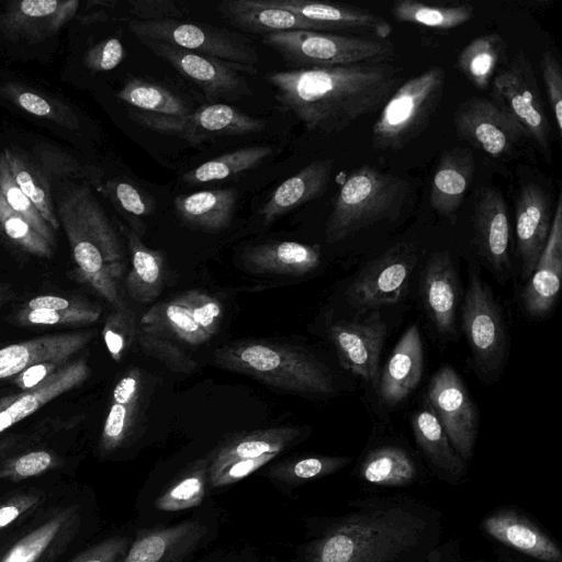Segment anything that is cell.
<instances>
[{
    "label": "cell",
    "instance_id": "18",
    "mask_svg": "<svg viewBox=\"0 0 562 562\" xmlns=\"http://www.w3.org/2000/svg\"><path fill=\"white\" fill-rule=\"evenodd\" d=\"M78 0L11 1L0 12V32L38 44L56 35L76 14Z\"/></svg>",
    "mask_w": 562,
    "mask_h": 562
},
{
    "label": "cell",
    "instance_id": "29",
    "mask_svg": "<svg viewBox=\"0 0 562 562\" xmlns=\"http://www.w3.org/2000/svg\"><path fill=\"white\" fill-rule=\"evenodd\" d=\"M423 371L422 336L417 326L413 325L394 347L378 381L381 400L387 405L403 402L418 385Z\"/></svg>",
    "mask_w": 562,
    "mask_h": 562
},
{
    "label": "cell",
    "instance_id": "20",
    "mask_svg": "<svg viewBox=\"0 0 562 562\" xmlns=\"http://www.w3.org/2000/svg\"><path fill=\"white\" fill-rule=\"evenodd\" d=\"M474 243L479 254L493 271H509V218L501 191L486 187L477 191L473 209Z\"/></svg>",
    "mask_w": 562,
    "mask_h": 562
},
{
    "label": "cell",
    "instance_id": "38",
    "mask_svg": "<svg viewBox=\"0 0 562 562\" xmlns=\"http://www.w3.org/2000/svg\"><path fill=\"white\" fill-rule=\"evenodd\" d=\"M132 268L126 278L130 296L138 303L155 301L164 289L165 261L160 251L143 244L138 234L125 229Z\"/></svg>",
    "mask_w": 562,
    "mask_h": 562
},
{
    "label": "cell",
    "instance_id": "10",
    "mask_svg": "<svg viewBox=\"0 0 562 562\" xmlns=\"http://www.w3.org/2000/svg\"><path fill=\"white\" fill-rule=\"evenodd\" d=\"M462 329L476 369L484 375L498 373L507 357V334L493 293L472 269L462 307Z\"/></svg>",
    "mask_w": 562,
    "mask_h": 562
},
{
    "label": "cell",
    "instance_id": "27",
    "mask_svg": "<svg viewBox=\"0 0 562 562\" xmlns=\"http://www.w3.org/2000/svg\"><path fill=\"white\" fill-rule=\"evenodd\" d=\"M420 296L436 329L441 334L452 333L459 285L454 265L447 250L435 252L425 265L420 279Z\"/></svg>",
    "mask_w": 562,
    "mask_h": 562
},
{
    "label": "cell",
    "instance_id": "7",
    "mask_svg": "<svg viewBox=\"0 0 562 562\" xmlns=\"http://www.w3.org/2000/svg\"><path fill=\"white\" fill-rule=\"evenodd\" d=\"M291 69L330 68L385 63L395 54L386 40L316 31H281L262 36Z\"/></svg>",
    "mask_w": 562,
    "mask_h": 562
},
{
    "label": "cell",
    "instance_id": "34",
    "mask_svg": "<svg viewBox=\"0 0 562 562\" xmlns=\"http://www.w3.org/2000/svg\"><path fill=\"white\" fill-rule=\"evenodd\" d=\"M238 193L235 189H217L179 194L173 200L176 214L187 226L216 233L233 220Z\"/></svg>",
    "mask_w": 562,
    "mask_h": 562
},
{
    "label": "cell",
    "instance_id": "63",
    "mask_svg": "<svg viewBox=\"0 0 562 562\" xmlns=\"http://www.w3.org/2000/svg\"><path fill=\"white\" fill-rule=\"evenodd\" d=\"M425 562H488L482 559H467L461 552V540L458 538L440 542Z\"/></svg>",
    "mask_w": 562,
    "mask_h": 562
},
{
    "label": "cell",
    "instance_id": "25",
    "mask_svg": "<svg viewBox=\"0 0 562 562\" xmlns=\"http://www.w3.org/2000/svg\"><path fill=\"white\" fill-rule=\"evenodd\" d=\"M90 375L85 359L67 362L37 387L0 397V434L31 416L49 401L81 385Z\"/></svg>",
    "mask_w": 562,
    "mask_h": 562
},
{
    "label": "cell",
    "instance_id": "62",
    "mask_svg": "<svg viewBox=\"0 0 562 562\" xmlns=\"http://www.w3.org/2000/svg\"><path fill=\"white\" fill-rule=\"evenodd\" d=\"M60 367V364L53 362H42L31 366L12 376V383L15 384L21 392L33 390Z\"/></svg>",
    "mask_w": 562,
    "mask_h": 562
},
{
    "label": "cell",
    "instance_id": "60",
    "mask_svg": "<svg viewBox=\"0 0 562 562\" xmlns=\"http://www.w3.org/2000/svg\"><path fill=\"white\" fill-rule=\"evenodd\" d=\"M43 496L35 492H22L0 502V531L20 519L26 513L37 508Z\"/></svg>",
    "mask_w": 562,
    "mask_h": 562
},
{
    "label": "cell",
    "instance_id": "40",
    "mask_svg": "<svg viewBox=\"0 0 562 562\" xmlns=\"http://www.w3.org/2000/svg\"><path fill=\"white\" fill-rule=\"evenodd\" d=\"M74 518L72 507L57 512L13 543L0 562H38L66 536Z\"/></svg>",
    "mask_w": 562,
    "mask_h": 562
},
{
    "label": "cell",
    "instance_id": "50",
    "mask_svg": "<svg viewBox=\"0 0 562 562\" xmlns=\"http://www.w3.org/2000/svg\"><path fill=\"white\" fill-rule=\"evenodd\" d=\"M0 229L24 251L41 258L54 256V246L43 238L24 217L14 212L0 192Z\"/></svg>",
    "mask_w": 562,
    "mask_h": 562
},
{
    "label": "cell",
    "instance_id": "46",
    "mask_svg": "<svg viewBox=\"0 0 562 562\" xmlns=\"http://www.w3.org/2000/svg\"><path fill=\"white\" fill-rule=\"evenodd\" d=\"M346 456H308L274 463L267 472L270 480L294 488L337 473L352 462Z\"/></svg>",
    "mask_w": 562,
    "mask_h": 562
},
{
    "label": "cell",
    "instance_id": "37",
    "mask_svg": "<svg viewBox=\"0 0 562 562\" xmlns=\"http://www.w3.org/2000/svg\"><path fill=\"white\" fill-rule=\"evenodd\" d=\"M302 436L299 427H273L238 435L215 449L210 460L209 474L239 459L277 453L294 445Z\"/></svg>",
    "mask_w": 562,
    "mask_h": 562
},
{
    "label": "cell",
    "instance_id": "36",
    "mask_svg": "<svg viewBox=\"0 0 562 562\" xmlns=\"http://www.w3.org/2000/svg\"><path fill=\"white\" fill-rule=\"evenodd\" d=\"M140 382L139 370L133 368L115 384L99 442L102 456L111 454L127 441L135 423Z\"/></svg>",
    "mask_w": 562,
    "mask_h": 562
},
{
    "label": "cell",
    "instance_id": "5",
    "mask_svg": "<svg viewBox=\"0 0 562 562\" xmlns=\"http://www.w3.org/2000/svg\"><path fill=\"white\" fill-rule=\"evenodd\" d=\"M408 183L371 165L353 170L340 187L325 227L326 241H341L382 221L396 220L407 199Z\"/></svg>",
    "mask_w": 562,
    "mask_h": 562
},
{
    "label": "cell",
    "instance_id": "47",
    "mask_svg": "<svg viewBox=\"0 0 562 562\" xmlns=\"http://www.w3.org/2000/svg\"><path fill=\"white\" fill-rule=\"evenodd\" d=\"M392 14L400 22L449 30L470 21L474 14V8L468 3L431 5L413 0H400L393 3Z\"/></svg>",
    "mask_w": 562,
    "mask_h": 562
},
{
    "label": "cell",
    "instance_id": "2",
    "mask_svg": "<svg viewBox=\"0 0 562 562\" xmlns=\"http://www.w3.org/2000/svg\"><path fill=\"white\" fill-rule=\"evenodd\" d=\"M263 78L282 111L324 135L338 134L382 109L402 82L397 68L386 63L289 69Z\"/></svg>",
    "mask_w": 562,
    "mask_h": 562
},
{
    "label": "cell",
    "instance_id": "26",
    "mask_svg": "<svg viewBox=\"0 0 562 562\" xmlns=\"http://www.w3.org/2000/svg\"><path fill=\"white\" fill-rule=\"evenodd\" d=\"M267 7L283 9L306 20L323 24L328 30H349L386 40L392 33L391 24L366 10L336 3L307 0H259Z\"/></svg>",
    "mask_w": 562,
    "mask_h": 562
},
{
    "label": "cell",
    "instance_id": "57",
    "mask_svg": "<svg viewBox=\"0 0 562 562\" xmlns=\"http://www.w3.org/2000/svg\"><path fill=\"white\" fill-rule=\"evenodd\" d=\"M277 453H267L256 458H247L232 461L213 473L209 474V483L213 487H222L225 485L237 483L249 474L256 472L271 460Z\"/></svg>",
    "mask_w": 562,
    "mask_h": 562
},
{
    "label": "cell",
    "instance_id": "14",
    "mask_svg": "<svg viewBox=\"0 0 562 562\" xmlns=\"http://www.w3.org/2000/svg\"><path fill=\"white\" fill-rule=\"evenodd\" d=\"M482 533L501 552L521 562H562L559 542L526 510L514 505L498 506L480 521Z\"/></svg>",
    "mask_w": 562,
    "mask_h": 562
},
{
    "label": "cell",
    "instance_id": "9",
    "mask_svg": "<svg viewBox=\"0 0 562 562\" xmlns=\"http://www.w3.org/2000/svg\"><path fill=\"white\" fill-rule=\"evenodd\" d=\"M130 117L151 132L175 136L192 146L223 136L262 132L266 121L252 117L227 103L205 104L182 116L128 110Z\"/></svg>",
    "mask_w": 562,
    "mask_h": 562
},
{
    "label": "cell",
    "instance_id": "35",
    "mask_svg": "<svg viewBox=\"0 0 562 562\" xmlns=\"http://www.w3.org/2000/svg\"><path fill=\"white\" fill-rule=\"evenodd\" d=\"M101 314V306L89 301L38 295L23 304L14 321L22 326H78L95 323Z\"/></svg>",
    "mask_w": 562,
    "mask_h": 562
},
{
    "label": "cell",
    "instance_id": "61",
    "mask_svg": "<svg viewBox=\"0 0 562 562\" xmlns=\"http://www.w3.org/2000/svg\"><path fill=\"white\" fill-rule=\"evenodd\" d=\"M130 3L139 21L180 20L183 16V9L172 0H134Z\"/></svg>",
    "mask_w": 562,
    "mask_h": 562
},
{
    "label": "cell",
    "instance_id": "22",
    "mask_svg": "<svg viewBox=\"0 0 562 562\" xmlns=\"http://www.w3.org/2000/svg\"><path fill=\"white\" fill-rule=\"evenodd\" d=\"M517 250L522 278H529L546 246L550 227V201L537 183H526L515 200Z\"/></svg>",
    "mask_w": 562,
    "mask_h": 562
},
{
    "label": "cell",
    "instance_id": "16",
    "mask_svg": "<svg viewBox=\"0 0 562 562\" xmlns=\"http://www.w3.org/2000/svg\"><path fill=\"white\" fill-rule=\"evenodd\" d=\"M458 135L493 158L509 156L525 131L496 103L486 98H470L454 112Z\"/></svg>",
    "mask_w": 562,
    "mask_h": 562
},
{
    "label": "cell",
    "instance_id": "51",
    "mask_svg": "<svg viewBox=\"0 0 562 562\" xmlns=\"http://www.w3.org/2000/svg\"><path fill=\"white\" fill-rule=\"evenodd\" d=\"M61 460L48 450H32L0 459V480L20 482L58 468Z\"/></svg>",
    "mask_w": 562,
    "mask_h": 562
},
{
    "label": "cell",
    "instance_id": "12",
    "mask_svg": "<svg viewBox=\"0 0 562 562\" xmlns=\"http://www.w3.org/2000/svg\"><path fill=\"white\" fill-rule=\"evenodd\" d=\"M154 55L168 63L179 75L192 82L212 103L237 101L252 94L243 72L256 75L255 67L227 63L210 56L186 50L178 46L138 40Z\"/></svg>",
    "mask_w": 562,
    "mask_h": 562
},
{
    "label": "cell",
    "instance_id": "31",
    "mask_svg": "<svg viewBox=\"0 0 562 562\" xmlns=\"http://www.w3.org/2000/svg\"><path fill=\"white\" fill-rule=\"evenodd\" d=\"M217 11L229 25L250 34L265 36L281 31H324L323 24L306 20L290 11L267 7L259 0H223Z\"/></svg>",
    "mask_w": 562,
    "mask_h": 562
},
{
    "label": "cell",
    "instance_id": "33",
    "mask_svg": "<svg viewBox=\"0 0 562 562\" xmlns=\"http://www.w3.org/2000/svg\"><path fill=\"white\" fill-rule=\"evenodd\" d=\"M254 273L302 276L321 265V248L297 241H274L248 247L241 255Z\"/></svg>",
    "mask_w": 562,
    "mask_h": 562
},
{
    "label": "cell",
    "instance_id": "42",
    "mask_svg": "<svg viewBox=\"0 0 562 562\" xmlns=\"http://www.w3.org/2000/svg\"><path fill=\"white\" fill-rule=\"evenodd\" d=\"M506 53V43L496 33L480 35L459 54L457 64L467 79L477 89L485 90Z\"/></svg>",
    "mask_w": 562,
    "mask_h": 562
},
{
    "label": "cell",
    "instance_id": "4",
    "mask_svg": "<svg viewBox=\"0 0 562 562\" xmlns=\"http://www.w3.org/2000/svg\"><path fill=\"white\" fill-rule=\"evenodd\" d=\"M216 366L296 394L329 395L335 384L329 369L307 351L284 344L246 340L214 352Z\"/></svg>",
    "mask_w": 562,
    "mask_h": 562
},
{
    "label": "cell",
    "instance_id": "58",
    "mask_svg": "<svg viewBox=\"0 0 562 562\" xmlns=\"http://www.w3.org/2000/svg\"><path fill=\"white\" fill-rule=\"evenodd\" d=\"M124 57V48L119 38L101 41L90 47L83 57L85 66L94 72L109 71L119 66Z\"/></svg>",
    "mask_w": 562,
    "mask_h": 562
},
{
    "label": "cell",
    "instance_id": "23",
    "mask_svg": "<svg viewBox=\"0 0 562 562\" xmlns=\"http://www.w3.org/2000/svg\"><path fill=\"white\" fill-rule=\"evenodd\" d=\"M352 475L369 488H408L426 475L414 454L398 445H380L367 450Z\"/></svg>",
    "mask_w": 562,
    "mask_h": 562
},
{
    "label": "cell",
    "instance_id": "45",
    "mask_svg": "<svg viewBox=\"0 0 562 562\" xmlns=\"http://www.w3.org/2000/svg\"><path fill=\"white\" fill-rule=\"evenodd\" d=\"M3 153L22 192L30 199L50 227L54 231L59 229L60 224L54 209L49 184L40 167L18 150L7 148Z\"/></svg>",
    "mask_w": 562,
    "mask_h": 562
},
{
    "label": "cell",
    "instance_id": "32",
    "mask_svg": "<svg viewBox=\"0 0 562 562\" xmlns=\"http://www.w3.org/2000/svg\"><path fill=\"white\" fill-rule=\"evenodd\" d=\"M333 167L331 159H317L283 181L260 211L265 224H271L321 196L328 186Z\"/></svg>",
    "mask_w": 562,
    "mask_h": 562
},
{
    "label": "cell",
    "instance_id": "13",
    "mask_svg": "<svg viewBox=\"0 0 562 562\" xmlns=\"http://www.w3.org/2000/svg\"><path fill=\"white\" fill-rule=\"evenodd\" d=\"M417 248L411 243L393 245L368 262L346 291L357 313L374 312L397 303L417 265Z\"/></svg>",
    "mask_w": 562,
    "mask_h": 562
},
{
    "label": "cell",
    "instance_id": "54",
    "mask_svg": "<svg viewBox=\"0 0 562 562\" xmlns=\"http://www.w3.org/2000/svg\"><path fill=\"white\" fill-rule=\"evenodd\" d=\"M136 335L135 324L127 307L115 310L106 319L102 336L114 361H121Z\"/></svg>",
    "mask_w": 562,
    "mask_h": 562
},
{
    "label": "cell",
    "instance_id": "3",
    "mask_svg": "<svg viewBox=\"0 0 562 562\" xmlns=\"http://www.w3.org/2000/svg\"><path fill=\"white\" fill-rule=\"evenodd\" d=\"M56 214L76 263L71 278L89 285L114 310L125 308L119 291L124 272L123 249L91 188L83 183L67 191Z\"/></svg>",
    "mask_w": 562,
    "mask_h": 562
},
{
    "label": "cell",
    "instance_id": "6",
    "mask_svg": "<svg viewBox=\"0 0 562 562\" xmlns=\"http://www.w3.org/2000/svg\"><path fill=\"white\" fill-rule=\"evenodd\" d=\"M446 82L434 66L401 85L382 106L372 127V147L396 151L417 138L440 108Z\"/></svg>",
    "mask_w": 562,
    "mask_h": 562
},
{
    "label": "cell",
    "instance_id": "39",
    "mask_svg": "<svg viewBox=\"0 0 562 562\" xmlns=\"http://www.w3.org/2000/svg\"><path fill=\"white\" fill-rule=\"evenodd\" d=\"M142 330L164 337L176 338L186 344L198 346L211 338L195 322L180 296L157 303L142 316Z\"/></svg>",
    "mask_w": 562,
    "mask_h": 562
},
{
    "label": "cell",
    "instance_id": "55",
    "mask_svg": "<svg viewBox=\"0 0 562 562\" xmlns=\"http://www.w3.org/2000/svg\"><path fill=\"white\" fill-rule=\"evenodd\" d=\"M179 296L195 322L212 338L217 333L223 316L221 302L198 290L188 291Z\"/></svg>",
    "mask_w": 562,
    "mask_h": 562
},
{
    "label": "cell",
    "instance_id": "11",
    "mask_svg": "<svg viewBox=\"0 0 562 562\" xmlns=\"http://www.w3.org/2000/svg\"><path fill=\"white\" fill-rule=\"evenodd\" d=\"M491 94V100L525 131L527 138L548 155L551 128L533 68L522 52L494 76Z\"/></svg>",
    "mask_w": 562,
    "mask_h": 562
},
{
    "label": "cell",
    "instance_id": "41",
    "mask_svg": "<svg viewBox=\"0 0 562 562\" xmlns=\"http://www.w3.org/2000/svg\"><path fill=\"white\" fill-rule=\"evenodd\" d=\"M116 97L132 108L148 113L182 116L192 112L180 94L140 77L128 78Z\"/></svg>",
    "mask_w": 562,
    "mask_h": 562
},
{
    "label": "cell",
    "instance_id": "30",
    "mask_svg": "<svg viewBox=\"0 0 562 562\" xmlns=\"http://www.w3.org/2000/svg\"><path fill=\"white\" fill-rule=\"evenodd\" d=\"M473 154L467 148L446 150L434 171L429 201L432 209L452 223L474 177Z\"/></svg>",
    "mask_w": 562,
    "mask_h": 562
},
{
    "label": "cell",
    "instance_id": "8",
    "mask_svg": "<svg viewBox=\"0 0 562 562\" xmlns=\"http://www.w3.org/2000/svg\"><path fill=\"white\" fill-rule=\"evenodd\" d=\"M128 29L137 40L167 43L200 55L255 68L259 63L254 42L224 27L181 20H133Z\"/></svg>",
    "mask_w": 562,
    "mask_h": 562
},
{
    "label": "cell",
    "instance_id": "15",
    "mask_svg": "<svg viewBox=\"0 0 562 562\" xmlns=\"http://www.w3.org/2000/svg\"><path fill=\"white\" fill-rule=\"evenodd\" d=\"M427 400L451 446L469 463L476 442L479 415L465 385L451 367L440 368L431 378Z\"/></svg>",
    "mask_w": 562,
    "mask_h": 562
},
{
    "label": "cell",
    "instance_id": "56",
    "mask_svg": "<svg viewBox=\"0 0 562 562\" xmlns=\"http://www.w3.org/2000/svg\"><path fill=\"white\" fill-rule=\"evenodd\" d=\"M541 71L546 92L557 131L562 132V70L557 57L551 52H544L541 57Z\"/></svg>",
    "mask_w": 562,
    "mask_h": 562
},
{
    "label": "cell",
    "instance_id": "28",
    "mask_svg": "<svg viewBox=\"0 0 562 562\" xmlns=\"http://www.w3.org/2000/svg\"><path fill=\"white\" fill-rule=\"evenodd\" d=\"M412 430L431 473L447 484H462L468 475V462L453 449L430 406L412 416Z\"/></svg>",
    "mask_w": 562,
    "mask_h": 562
},
{
    "label": "cell",
    "instance_id": "1",
    "mask_svg": "<svg viewBox=\"0 0 562 562\" xmlns=\"http://www.w3.org/2000/svg\"><path fill=\"white\" fill-rule=\"evenodd\" d=\"M301 562H425L441 542L442 512L406 494L367 495L315 518Z\"/></svg>",
    "mask_w": 562,
    "mask_h": 562
},
{
    "label": "cell",
    "instance_id": "24",
    "mask_svg": "<svg viewBox=\"0 0 562 562\" xmlns=\"http://www.w3.org/2000/svg\"><path fill=\"white\" fill-rule=\"evenodd\" d=\"M94 335V330L45 335L5 346L0 349V380L12 378L24 369L42 362L64 366L83 349Z\"/></svg>",
    "mask_w": 562,
    "mask_h": 562
},
{
    "label": "cell",
    "instance_id": "19",
    "mask_svg": "<svg viewBox=\"0 0 562 562\" xmlns=\"http://www.w3.org/2000/svg\"><path fill=\"white\" fill-rule=\"evenodd\" d=\"M209 525L201 518L144 529L122 562H186L204 543Z\"/></svg>",
    "mask_w": 562,
    "mask_h": 562
},
{
    "label": "cell",
    "instance_id": "49",
    "mask_svg": "<svg viewBox=\"0 0 562 562\" xmlns=\"http://www.w3.org/2000/svg\"><path fill=\"white\" fill-rule=\"evenodd\" d=\"M0 192L14 212L24 217L34 231L55 246V231L18 186L3 151L0 153Z\"/></svg>",
    "mask_w": 562,
    "mask_h": 562
},
{
    "label": "cell",
    "instance_id": "59",
    "mask_svg": "<svg viewBox=\"0 0 562 562\" xmlns=\"http://www.w3.org/2000/svg\"><path fill=\"white\" fill-rule=\"evenodd\" d=\"M131 542L128 536H113L87 549L71 562H122Z\"/></svg>",
    "mask_w": 562,
    "mask_h": 562
},
{
    "label": "cell",
    "instance_id": "52",
    "mask_svg": "<svg viewBox=\"0 0 562 562\" xmlns=\"http://www.w3.org/2000/svg\"><path fill=\"white\" fill-rule=\"evenodd\" d=\"M104 192L130 220L146 217L156 210L154 196L128 180H110L104 186Z\"/></svg>",
    "mask_w": 562,
    "mask_h": 562
},
{
    "label": "cell",
    "instance_id": "53",
    "mask_svg": "<svg viewBox=\"0 0 562 562\" xmlns=\"http://www.w3.org/2000/svg\"><path fill=\"white\" fill-rule=\"evenodd\" d=\"M136 337L144 352L161 361L171 371L190 373L196 368V362L167 338L142 329L136 333Z\"/></svg>",
    "mask_w": 562,
    "mask_h": 562
},
{
    "label": "cell",
    "instance_id": "17",
    "mask_svg": "<svg viewBox=\"0 0 562 562\" xmlns=\"http://www.w3.org/2000/svg\"><path fill=\"white\" fill-rule=\"evenodd\" d=\"M386 324L378 311L353 322H337L328 327V337L341 367L375 385Z\"/></svg>",
    "mask_w": 562,
    "mask_h": 562
},
{
    "label": "cell",
    "instance_id": "21",
    "mask_svg": "<svg viewBox=\"0 0 562 562\" xmlns=\"http://www.w3.org/2000/svg\"><path fill=\"white\" fill-rule=\"evenodd\" d=\"M562 276V195L558 196L546 246L529 277L521 299L531 316H544L559 296Z\"/></svg>",
    "mask_w": 562,
    "mask_h": 562
},
{
    "label": "cell",
    "instance_id": "44",
    "mask_svg": "<svg viewBox=\"0 0 562 562\" xmlns=\"http://www.w3.org/2000/svg\"><path fill=\"white\" fill-rule=\"evenodd\" d=\"M209 468V458L191 463L157 496L156 508L175 513L200 506L206 494Z\"/></svg>",
    "mask_w": 562,
    "mask_h": 562
},
{
    "label": "cell",
    "instance_id": "43",
    "mask_svg": "<svg viewBox=\"0 0 562 562\" xmlns=\"http://www.w3.org/2000/svg\"><path fill=\"white\" fill-rule=\"evenodd\" d=\"M270 146L255 145L241 147L214 157L182 176L188 186H199L213 181L225 180L240 172L258 167L271 156Z\"/></svg>",
    "mask_w": 562,
    "mask_h": 562
},
{
    "label": "cell",
    "instance_id": "64",
    "mask_svg": "<svg viewBox=\"0 0 562 562\" xmlns=\"http://www.w3.org/2000/svg\"><path fill=\"white\" fill-rule=\"evenodd\" d=\"M13 296V292L7 285H0V307Z\"/></svg>",
    "mask_w": 562,
    "mask_h": 562
},
{
    "label": "cell",
    "instance_id": "48",
    "mask_svg": "<svg viewBox=\"0 0 562 562\" xmlns=\"http://www.w3.org/2000/svg\"><path fill=\"white\" fill-rule=\"evenodd\" d=\"M0 93L33 115L48 119L69 130H78L80 126L78 117L70 108L24 89L18 83L7 82L0 86Z\"/></svg>",
    "mask_w": 562,
    "mask_h": 562
}]
</instances>
